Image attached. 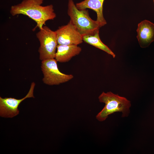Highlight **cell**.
Listing matches in <instances>:
<instances>
[{
	"label": "cell",
	"mask_w": 154,
	"mask_h": 154,
	"mask_svg": "<svg viewBox=\"0 0 154 154\" xmlns=\"http://www.w3.org/2000/svg\"><path fill=\"white\" fill-rule=\"evenodd\" d=\"M44 0H23L20 3L12 6L10 13L13 16L22 14L28 16L37 23L39 29L46 22L56 17L52 5L42 6Z\"/></svg>",
	"instance_id": "1"
},
{
	"label": "cell",
	"mask_w": 154,
	"mask_h": 154,
	"mask_svg": "<svg viewBox=\"0 0 154 154\" xmlns=\"http://www.w3.org/2000/svg\"><path fill=\"white\" fill-rule=\"evenodd\" d=\"M67 13L70 21L82 36L91 35L102 27L96 20L92 19L86 9H78L73 0H69Z\"/></svg>",
	"instance_id": "2"
},
{
	"label": "cell",
	"mask_w": 154,
	"mask_h": 154,
	"mask_svg": "<svg viewBox=\"0 0 154 154\" xmlns=\"http://www.w3.org/2000/svg\"><path fill=\"white\" fill-rule=\"evenodd\" d=\"M98 99L100 102L105 104L103 108L96 116L99 121L105 120L109 115L115 112H121L123 117H127L130 113L131 102L125 98L109 92H103Z\"/></svg>",
	"instance_id": "3"
},
{
	"label": "cell",
	"mask_w": 154,
	"mask_h": 154,
	"mask_svg": "<svg viewBox=\"0 0 154 154\" xmlns=\"http://www.w3.org/2000/svg\"><path fill=\"white\" fill-rule=\"evenodd\" d=\"M36 36L40 44L38 50L40 59L42 61L55 58L58 44L56 31L44 26L37 33Z\"/></svg>",
	"instance_id": "4"
},
{
	"label": "cell",
	"mask_w": 154,
	"mask_h": 154,
	"mask_svg": "<svg viewBox=\"0 0 154 154\" xmlns=\"http://www.w3.org/2000/svg\"><path fill=\"white\" fill-rule=\"evenodd\" d=\"M55 58L42 61L41 68L44 75L42 80L45 84L50 85H58L72 79V74H66L60 72Z\"/></svg>",
	"instance_id": "5"
},
{
	"label": "cell",
	"mask_w": 154,
	"mask_h": 154,
	"mask_svg": "<svg viewBox=\"0 0 154 154\" xmlns=\"http://www.w3.org/2000/svg\"><path fill=\"white\" fill-rule=\"evenodd\" d=\"M35 84H31L30 90L27 95L22 99H18L14 98L0 97V116L4 117L12 118L19 113L18 107L21 102L28 98H33V92Z\"/></svg>",
	"instance_id": "6"
},
{
	"label": "cell",
	"mask_w": 154,
	"mask_h": 154,
	"mask_svg": "<svg viewBox=\"0 0 154 154\" xmlns=\"http://www.w3.org/2000/svg\"><path fill=\"white\" fill-rule=\"evenodd\" d=\"M55 31L58 44L78 45L83 42V36L70 21Z\"/></svg>",
	"instance_id": "7"
},
{
	"label": "cell",
	"mask_w": 154,
	"mask_h": 154,
	"mask_svg": "<svg viewBox=\"0 0 154 154\" xmlns=\"http://www.w3.org/2000/svg\"><path fill=\"white\" fill-rule=\"evenodd\" d=\"M137 38L140 47H148L154 41V24L145 20L139 23L137 29Z\"/></svg>",
	"instance_id": "8"
},
{
	"label": "cell",
	"mask_w": 154,
	"mask_h": 154,
	"mask_svg": "<svg viewBox=\"0 0 154 154\" xmlns=\"http://www.w3.org/2000/svg\"><path fill=\"white\" fill-rule=\"evenodd\" d=\"M104 0H84L76 4L77 7L79 9H92L97 14L96 21L102 27L107 24L104 19L103 12V5Z\"/></svg>",
	"instance_id": "9"
},
{
	"label": "cell",
	"mask_w": 154,
	"mask_h": 154,
	"mask_svg": "<svg viewBox=\"0 0 154 154\" xmlns=\"http://www.w3.org/2000/svg\"><path fill=\"white\" fill-rule=\"evenodd\" d=\"M55 59L57 61L66 62L80 54L81 48L76 45L58 44Z\"/></svg>",
	"instance_id": "10"
},
{
	"label": "cell",
	"mask_w": 154,
	"mask_h": 154,
	"mask_svg": "<svg viewBox=\"0 0 154 154\" xmlns=\"http://www.w3.org/2000/svg\"><path fill=\"white\" fill-rule=\"evenodd\" d=\"M82 39L83 41L86 43L105 52L114 58L115 57V54L101 40L99 36V30L93 34L83 36Z\"/></svg>",
	"instance_id": "11"
},
{
	"label": "cell",
	"mask_w": 154,
	"mask_h": 154,
	"mask_svg": "<svg viewBox=\"0 0 154 154\" xmlns=\"http://www.w3.org/2000/svg\"><path fill=\"white\" fill-rule=\"evenodd\" d=\"M153 2H154V0H153Z\"/></svg>",
	"instance_id": "12"
}]
</instances>
